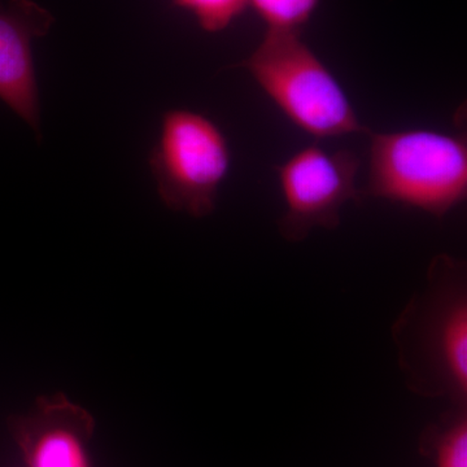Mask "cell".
Segmentation results:
<instances>
[{
    "mask_svg": "<svg viewBox=\"0 0 467 467\" xmlns=\"http://www.w3.org/2000/svg\"><path fill=\"white\" fill-rule=\"evenodd\" d=\"M399 362L414 392L467 405L466 265L436 257L425 290L411 299L393 325Z\"/></svg>",
    "mask_w": 467,
    "mask_h": 467,
    "instance_id": "obj_1",
    "label": "cell"
},
{
    "mask_svg": "<svg viewBox=\"0 0 467 467\" xmlns=\"http://www.w3.org/2000/svg\"><path fill=\"white\" fill-rule=\"evenodd\" d=\"M235 67L248 70L292 124L313 137L370 133L342 85L299 32L267 30L259 47Z\"/></svg>",
    "mask_w": 467,
    "mask_h": 467,
    "instance_id": "obj_2",
    "label": "cell"
},
{
    "mask_svg": "<svg viewBox=\"0 0 467 467\" xmlns=\"http://www.w3.org/2000/svg\"><path fill=\"white\" fill-rule=\"evenodd\" d=\"M368 135V195L422 209L439 218L466 201L465 133L413 129Z\"/></svg>",
    "mask_w": 467,
    "mask_h": 467,
    "instance_id": "obj_3",
    "label": "cell"
},
{
    "mask_svg": "<svg viewBox=\"0 0 467 467\" xmlns=\"http://www.w3.org/2000/svg\"><path fill=\"white\" fill-rule=\"evenodd\" d=\"M230 161L225 135L208 117L186 109L162 117L150 167L160 199L171 211L195 218L213 213Z\"/></svg>",
    "mask_w": 467,
    "mask_h": 467,
    "instance_id": "obj_4",
    "label": "cell"
},
{
    "mask_svg": "<svg viewBox=\"0 0 467 467\" xmlns=\"http://www.w3.org/2000/svg\"><path fill=\"white\" fill-rule=\"evenodd\" d=\"M359 160L350 150H326L310 144L275 167L285 202L279 232L288 242H301L317 227L337 229L340 211L358 202L356 175Z\"/></svg>",
    "mask_w": 467,
    "mask_h": 467,
    "instance_id": "obj_5",
    "label": "cell"
},
{
    "mask_svg": "<svg viewBox=\"0 0 467 467\" xmlns=\"http://www.w3.org/2000/svg\"><path fill=\"white\" fill-rule=\"evenodd\" d=\"M94 417L64 393L41 396L11 430L26 467H92Z\"/></svg>",
    "mask_w": 467,
    "mask_h": 467,
    "instance_id": "obj_6",
    "label": "cell"
},
{
    "mask_svg": "<svg viewBox=\"0 0 467 467\" xmlns=\"http://www.w3.org/2000/svg\"><path fill=\"white\" fill-rule=\"evenodd\" d=\"M54 16L34 0H0V100L41 137V109L32 45Z\"/></svg>",
    "mask_w": 467,
    "mask_h": 467,
    "instance_id": "obj_7",
    "label": "cell"
},
{
    "mask_svg": "<svg viewBox=\"0 0 467 467\" xmlns=\"http://www.w3.org/2000/svg\"><path fill=\"white\" fill-rule=\"evenodd\" d=\"M420 447L434 467H467V407H454L429 427Z\"/></svg>",
    "mask_w": 467,
    "mask_h": 467,
    "instance_id": "obj_8",
    "label": "cell"
},
{
    "mask_svg": "<svg viewBox=\"0 0 467 467\" xmlns=\"http://www.w3.org/2000/svg\"><path fill=\"white\" fill-rule=\"evenodd\" d=\"M319 0H248L267 30L299 32L318 7Z\"/></svg>",
    "mask_w": 467,
    "mask_h": 467,
    "instance_id": "obj_9",
    "label": "cell"
},
{
    "mask_svg": "<svg viewBox=\"0 0 467 467\" xmlns=\"http://www.w3.org/2000/svg\"><path fill=\"white\" fill-rule=\"evenodd\" d=\"M178 8L190 12L202 30H225L248 7V0H171Z\"/></svg>",
    "mask_w": 467,
    "mask_h": 467,
    "instance_id": "obj_10",
    "label": "cell"
}]
</instances>
